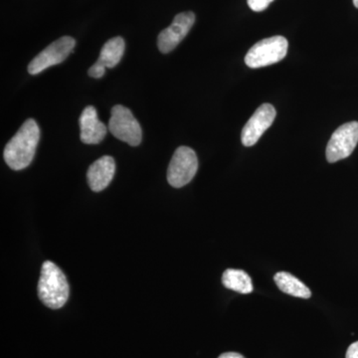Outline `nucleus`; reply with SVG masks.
<instances>
[{"label":"nucleus","mask_w":358,"mask_h":358,"mask_svg":"<svg viewBox=\"0 0 358 358\" xmlns=\"http://www.w3.org/2000/svg\"><path fill=\"white\" fill-rule=\"evenodd\" d=\"M40 140V129L33 119H28L4 148L7 166L21 171L31 164Z\"/></svg>","instance_id":"obj_1"},{"label":"nucleus","mask_w":358,"mask_h":358,"mask_svg":"<svg viewBox=\"0 0 358 358\" xmlns=\"http://www.w3.org/2000/svg\"><path fill=\"white\" fill-rule=\"evenodd\" d=\"M38 296L46 307L58 310L69 299V284L60 268L51 261H46L41 268L38 282Z\"/></svg>","instance_id":"obj_2"},{"label":"nucleus","mask_w":358,"mask_h":358,"mask_svg":"<svg viewBox=\"0 0 358 358\" xmlns=\"http://www.w3.org/2000/svg\"><path fill=\"white\" fill-rule=\"evenodd\" d=\"M288 46V40L282 36L261 40L250 49L245 63L253 69L275 64L286 57Z\"/></svg>","instance_id":"obj_3"},{"label":"nucleus","mask_w":358,"mask_h":358,"mask_svg":"<svg viewBox=\"0 0 358 358\" xmlns=\"http://www.w3.org/2000/svg\"><path fill=\"white\" fill-rule=\"evenodd\" d=\"M199 169V159L192 148L180 147L174 152L167 169V181L174 188L188 185Z\"/></svg>","instance_id":"obj_4"},{"label":"nucleus","mask_w":358,"mask_h":358,"mask_svg":"<svg viewBox=\"0 0 358 358\" xmlns=\"http://www.w3.org/2000/svg\"><path fill=\"white\" fill-rule=\"evenodd\" d=\"M109 129L117 140L138 147L141 143L143 131L133 113L122 105H117L110 110Z\"/></svg>","instance_id":"obj_5"},{"label":"nucleus","mask_w":358,"mask_h":358,"mask_svg":"<svg viewBox=\"0 0 358 358\" xmlns=\"http://www.w3.org/2000/svg\"><path fill=\"white\" fill-rule=\"evenodd\" d=\"M358 143V122L339 127L327 143L326 157L331 164L345 159L352 154Z\"/></svg>","instance_id":"obj_6"},{"label":"nucleus","mask_w":358,"mask_h":358,"mask_svg":"<svg viewBox=\"0 0 358 358\" xmlns=\"http://www.w3.org/2000/svg\"><path fill=\"white\" fill-rule=\"evenodd\" d=\"M75 45L76 41L73 37L64 36L56 40L33 59L28 66V72L37 75L52 66L60 64L72 53Z\"/></svg>","instance_id":"obj_7"},{"label":"nucleus","mask_w":358,"mask_h":358,"mask_svg":"<svg viewBox=\"0 0 358 358\" xmlns=\"http://www.w3.org/2000/svg\"><path fill=\"white\" fill-rule=\"evenodd\" d=\"M194 22L195 15L192 11L178 14L171 25L159 33L157 39L159 51L167 54L174 50L189 33Z\"/></svg>","instance_id":"obj_8"},{"label":"nucleus","mask_w":358,"mask_h":358,"mask_svg":"<svg viewBox=\"0 0 358 358\" xmlns=\"http://www.w3.org/2000/svg\"><path fill=\"white\" fill-rule=\"evenodd\" d=\"M275 115V108L270 103H263L257 109L242 131L241 140L245 147L256 145L263 134L272 126Z\"/></svg>","instance_id":"obj_9"},{"label":"nucleus","mask_w":358,"mask_h":358,"mask_svg":"<svg viewBox=\"0 0 358 358\" xmlns=\"http://www.w3.org/2000/svg\"><path fill=\"white\" fill-rule=\"evenodd\" d=\"M81 141L86 145H98L107 134V127L99 121L98 114L93 106H88L82 112L79 120Z\"/></svg>","instance_id":"obj_10"},{"label":"nucleus","mask_w":358,"mask_h":358,"mask_svg":"<svg viewBox=\"0 0 358 358\" xmlns=\"http://www.w3.org/2000/svg\"><path fill=\"white\" fill-rule=\"evenodd\" d=\"M115 173V164L112 157L106 155L96 159L87 173L90 188L95 192H103L112 182Z\"/></svg>","instance_id":"obj_11"},{"label":"nucleus","mask_w":358,"mask_h":358,"mask_svg":"<svg viewBox=\"0 0 358 358\" xmlns=\"http://www.w3.org/2000/svg\"><path fill=\"white\" fill-rule=\"evenodd\" d=\"M274 281L282 293L301 299H310L312 296L310 289L298 278L288 272L277 273Z\"/></svg>","instance_id":"obj_12"},{"label":"nucleus","mask_w":358,"mask_h":358,"mask_svg":"<svg viewBox=\"0 0 358 358\" xmlns=\"http://www.w3.org/2000/svg\"><path fill=\"white\" fill-rule=\"evenodd\" d=\"M222 284L226 289L247 294L253 292L251 277L243 270L227 268L222 275Z\"/></svg>","instance_id":"obj_13"},{"label":"nucleus","mask_w":358,"mask_h":358,"mask_svg":"<svg viewBox=\"0 0 358 358\" xmlns=\"http://www.w3.org/2000/svg\"><path fill=\"white\" fill-rule=\"evenodd\" d=\"M124 52V41L122 37H115L103 45L99 61L106 68H114L122 60Z\"/></svg>","instance_id":"obj_14"},{"label":"nucleus","mask_w":358,"mask_h":358,"mask_svg":"<svg viewBox=\"0 0 358 358\" xmlns=\"http://www.w3.org/2000/svg\"><path fill=\"white\" fill-rule=\"evenodd\" d=\"M274 0H247L250 8L256 13H260V11L265 10L270 6L271 2Z\"/></svg>","instance_id":"obj_15"},{"label":"nucleus","mask_w":358,"mask_h":358,"mask_svg":"<svg viewBox=\"0 0 358 358\" xmlns=\"http://www.w3.org/2000/svg\"><path fill=\"white\" fill-rule=\"evenodd\" d=\"M106 72V66L103 64L100 61H96L95 64L92 66L89 69V75L92 78H95V79H100L102 78L103 75H105Z\"/></svg>","instance_id":"obj_16"},{"label":"nucleus","mask_w":358,"mask_h":358,"mask_svg":"<svg viewBox=\"0 0 358 358\" xmlns=\"http://www.w3.org/2000/svg\"><path fill=\"white\" fill-rule=\"evenodd\" d=\"M345 358H358V341L353 343L346 352Z\"/></svg>","instance_id":"obj_17"},{"label":"nucleus","mask_w":358,"mask_h":358,"mask_svg":"<svg viewBox=\"0 0 358 358\" xmlns=\"http://www.w3.org/2000/svg\"><path fill=\"white\" fill-rule=\"evenodd\" d=\"M218 358H245L243 355L237 352H225L221 355Z\"/></svg>","instance_id":"obj_18"},{"label":"nucleus","mask_w":358,"mask_h":358,"mask_svg":"<svg viewBox=\"0 0 358 358\" xmlns=\"http://www.w3.org/2000/svg\"><path fill=\"white\" fill-rule=\"evenodd\" d=\"M353 4H355V6L358 8V0H353Z\"/></svg>","instance_id":"obj_19"}]
</instances>
